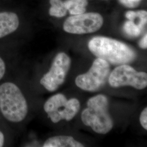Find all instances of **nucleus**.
<instances>
[{
  "label": "nucleus",
  "instance_id": "nucleus-3",
  "mask_svg": "<svg viewBox=\"0 0 147 147\" xmlns=\"http://www.w3.org/2000/svg\"><path fill=\"white\" fill-rule=\"evenodd\" d=\"M0 111L5 119L13 123L20 122L26 117V100L16 84L5 82L0 85Z\"/></svg>",
  "mask_w": 147,
  "mask_h": 147
},
{
  "label": "nucleus",
  "instance_id": "nucleus-20",
  "mask_svg": "<svg viewBox=\"0 0 147 147\" xmlns=\"http://www.w3.org/2000/svg\"><path fill=\"white\" fill-rule=\"evenodd\" d=\"M5 136L0 131V147H2L4 144Z\"/></svg>",
  "mask_w": 147,
  "mask_h": 147
},
{
  "label": "nucleus",
  "instance_id": "nucleus-14",
  "mask_svg": "<svg viewBox=\"0 0 147 147\" xmlns=\"http://www.w3.org/2000/svg\"><path fill=\"white\" fill-rule=\"evenodd\" d=\"M136 12L137 18L139 19V22L137 24V25L143 30L145 25H146L147 24V11L141 10V11H137Z\"/></svg>",
  "mask_w": 147,
  "mask_h": 147
},
{
  "label": "nucleus",
  "instance_id": "nucleus-16",
  "mask_svg": "<svg viewBox=\"0 0 147 147\" xmlns=\"http://www.w3.org/2000/svg\"><path fill=\"white\" fill-rule=\"evenodd\" d=\"M140 121L142 127L145 129L147 130V108L146 107L142 111L140 117Z\"/></svg>",
  "mask_w": 147,
  "mask_h": 147
},
{
  "label": "nucleus",
  "instance_id": "nucleus-4",
  "mask_svg": "<svg viewBox=\"0 0 147 147\" xmlns=\"http://www.w3.org/2000/svg\"><path fill=\"white\" fill-rule=\"evenodd\" d=\"M80 103L78 99L68 100L65 95L58 93L50 97L44 105V109L54 123L61 120L71 121L78 113Z\"/></svg>",
  "mask_w": 147,
  "mask_h": 147
},
{
  "label": "nucleus",
  "instance_id": "nucleus-5",
  "mask_svg": "<svg viewBox=\"0 0 147 147\" xmlns=\"http://www.w3.org/2000/svg\"><path fill=\"white\" fill-rule=\"evenodd\" d=\"M110 71L109 63L102 59L97 58L88 72L77 76L75 84L84 90L96 92L105 85L109 78Z\"/></svg>",
  "mask_w": 147,
  "mask_h": 147
},
{
  "label": "nucleus",
  "instance_id": "nucleus-10",
  "mask_svg": "<svg viewBox=\"0 0 147 147\" xmlns=\"http://www.w3.org/2000/svg\"><path fill=\"white\" fill-rule=\"evenodd\" d=\"M44 147H84V145L75 140L73 137L57 136L48 138L43 144Z\"/></svg>",
  "mask_w": 147,
  "mask_h": 147
},
{
  "label": "nucleus",
  "instance_id": "nucleus-17",
  "mask_svg": "<svg viewBox=\"0 0 147 147\" xmlns=\"http://www.w3.org/2000/svg\"><path fill=\"white\" fill-rule=\"evenodd\" d=\"M125 16L129 20L134 21L137 18V12L135 11H128L126 13Z\"/></svg>",
  "mask_w": 147,
  "mask_h": 147
},
{
  "label": "nucleus",
  "instance_id": "nucleus-8",
  "mask_svg": "<svg viewBox=\"0 0 147 147\" xmlns=\"http://www.w3.org/2000/svg\"><path fill=\"white\" fill-rule=\"evenodd\" d=\"M71 66V59L65 53L56 56L47 73L40 81V84L49 92H55L63 84Z\"/></svg>",
  "mask_w": 147,
  "mask_h": 147
},
{
  "label": "nucleus",
  "instance_id": "nucleus-2",
  "mask_svg": "<svg viewBox=\"0 0 147 147\" xmlns=\"http://www.w3.org/2000/svg\"><path fill=\"white\" fill-rule=\"evenodd\" d=\"M87 107L82 111L81 119L85 125L94 131L106 134L113 126V122L109 113V101L102 94L95 95L87 101Z\"/></svg>",
  "mask_w": 147,
  "mask_h": 147
},
{
  "label": "nucleus",
  "instance_id": "nucleus-1",
  "mask_svg": "<svg viewBox=\"0 0 147 147\" xmlns=\"http://www.w3.org/2000/svg\"><path fill=\"white\" fill-rule=\"evenodd\" d=\"M88 47L98 58L113 65L127 64L136 58V53L130 47L108 37H94L89 41Z\"/></svg>",
  "mask_w": 147,
  "mask_h": 147
},
{
  "label": "nucleus",
  "instance_id": "nucleus-9",
  "mask_svg": "<svg viewBox=\"0 0 147 147\" xmlns=\"http://www.w3.org/2000/svg\"><path fill=\"white\" fill-rule=\"evenodd\" d=\"M18 15L11 11L0 12V38L14 32L19 26Z\"/></svg>",
  "mask_w": 147,
  "mask_h": 147
},
{
  "label": "nucleus",
  "instance_id": "nucleus-19",
  "mask_svg": "<svg viewBox=\"0 0 147 147\" xmlns=\"http://www.w3.org/2000/svg\"><path fill=\"white\" fill-rule=\"evenodd\" d=\"M139 46L143 49H146L147 47V34H146L139 42Z\"/></svg>",
  "mask_w": 147,
  "mask_h": 147
},
{
  "label": "nucleus",
  "instance_id": "nucleus-11",
  "mask_svg": "<svg viewBox=\"0 0 147 147\" xmlns=\"http://www.w3.org/2000/svg\"><path fill=\"white\" fill-rule=\"evenodd\" d=\"M88 5L87 0H68L64 2L65 8L72 16L85 13L86 7Z\"/></svg>",
  "mask_w": 147,
  "mask_h": 147
},
{
  "label": "nucleus",
  "instance_id": "nucleus-12",
  "mask_svg": "<svg viewBox=\"0 0 147 147\" xmlns=\"http://www.w3.org/2000/svg\"><path fill=\"white\" fill-rule=\"evenodd\" d=\"M51 7L49 9V14L56 18H62L66 16L67 10L65 8L64 2L62 0H50Z\"/></svg>",
  "mask_w": 147,
  "mask_h": 147
},
{
  "label": "nucleus",
  "instance_id": "nucleus-7",
  "mask_svg": "<svg viewBox=\"0 0 147 147\" xmlns=\"http://www.w3.org/2000/svg\"><path fill=\"white\" fill-rule=\"evenodd\" d=\"M103 23V18L100 14L84 13L68 18L64 22L63 29L66 32L71 34H88L98 31Z\"/></svg>",
  "mask_w": 147,
  "mask_h": 147
},
{
  "label": "nucleus",
  "instance_id": "nucleus-6",
  "mask_svg": "<svg viewBox=\"0 0 147 147\" xmlns=\"http://www.w3.org/2000/svg\"><path fill=\"white\" fill-rule=\"evenodd\" d=\"M108 80L110 85L113 88L130 86L141 90L147 86V73L138 72L127 64L116 67L110 73Z\"/></svg>",
  "mask_w": 147,
  "mask_h": 147
},
{
  "label": "nucleus",
  "instance_id": "nucleus-18",
  "mask_svg": "<svg viewBox=\"0 0 147 147\" xmlns=\"http://www.w3.org/2000/svg\"><path fill=\"white\" fill-rule=\"evenodd\" d=\"M5 73V64L3 60L0 57V80L3 78Z\"/></svg>",
  "mask_w": 147,
  "mask_h": 147
},
{
  "label": "nucleus",
  "instance_id": "nucleus-13",
  "mask_svg": "<svg viewBox=\"0 0 147 147\" xmlns=\"http://www.w3.org/2000/svg\"><path fill=\"white\" fill-rule=\"evenodd\" d=\"M124 31L129 36L137 37L139 36L142 30L133 21L128 20L125 22L123 26Z\"/></svg>",
  "mask_w": 147,
  "mask_h": 147
},
{
  "label": "nucleus",
  "instance_id": "nucleus-15",
  "mask_svg": "<svg viewBox=\"0 0 147 147\" xmlns=\"http://www.w3.org/2000/svg\"><path fill=\"white\" fill-rule=\"evenodd\" d=\"M123 5L128 8H136L142 0H119Z\"/></svg>",
  "mask_w": 147,
  "mask_h": 147
}]
</instances>
